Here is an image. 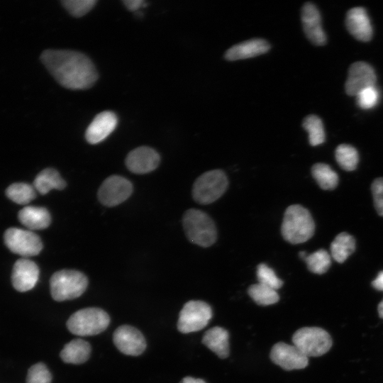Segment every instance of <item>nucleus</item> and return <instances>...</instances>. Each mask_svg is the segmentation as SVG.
Listing matches in <instances>:
<instances>
[{
  "mask_svg": "<svg viewBox=\"0 0 383 383\" xmlns=\"http://www.w3.org/2000/svg\"><path fill=\"white\" fill-rule=\"evenodd\" d=\"M40 59L55 80L67 89H89L99 77L91 60L77 51L48 49Z\"/></svg>",
  "mask_w": 383,
  "mask_h": 383,
  "instance_id": "f257e3e1",
  "label": "nucleus"
},
{
  "mask_svg": "<svg viewBox=\"0 0 383 383\" xmlns=\"http://www.w3.org/2000/svg\"><path fill=\"white\" fill-rule=\"evenodd\" d=\"M315 231V223L310 212L299 204L287 208L281 226L284 239L292 244H300L309 240Z\"/></svg>",
  "mask_w": 383,
  "mask_h": 383,
  "instance_id": "f03ea898",
  "label": "nucleus"
},
{
  "mask_svg": "<svg viewBox=\"0 0 383 383\" xmlns=\"http://www.w3.org/2000/svg\"><path fill=\"white\" fill-rule=\"evenodd\" d=\"M182 224L187 238L196 245L209 247L217 239V230L213 221L199 209H188L183 216Z\"/></svg>",
  "mask_w": 383,
  "mask_h": 383,
  "instance_id": "7ed1b4c3",
  "label": "nucleus"
},
{
  "mask_svg": "<svg viewBox=\"0 0 383 383\" xmlns=\"http://www.w3.org/2000/svg\"><path fill=\"white\" fill-rule=\"evenodd\" d=\"M88 279L84 274L74 270H62L55 272L50 280L53 299L62 301L81 296L86 290Z\"/></svg>",
  "mask_w": 383,
  "mask_h": 383,
  "instance_id": "20e7f679",
  "label": "nucleus"
},
{
  "mask_svg": "<svg viewBox=\"0 0 383 383\" xmlns=\"http://www.w3.org/2000/svg\"><path fill=\"white\" fill-rule=\"evenodd\" d=\"M109 322L110 318L106 311L90 307L74 312L67 320V327L72 333L77 335H93L104 331Z\"/></svg>",
  "mask_w": 383,
  "mask_h": 383,
  "instance_id": "39448f33",
  "label": "nucleus"
},
{
  "mask_svg": "<svg viewBox=\"0 0 383 383\" xmlns=\"http://www.w3.org/2000/svg\"><path fill=\"white\" fill-rule=\"evenodd\" d=\"M228 180L221 170H212L200 175L192 187V196L197 203L209 204L218 199L226 191Z\"/></svg>",
  "mask_w": 383,
  "mask_h": 383,
  "instance_id": "423d86ee",
  "label": "nucleus"
},
{
  "mask_svg": "<svg viewBox=\"0 0 383 383\" xmlns=\"http://www.w3.org/2000/svg\"><path fill=\"white\" fill-rule=\"evenodd\" d=\"M292 343L306 357H318L330 350L332 339L328 333L323 328L304 327L294 333Z\"/></svg>",
  "mask_w": 383,
  "mask_h": 383,
  "instance_id": "0eeeda50",
  "label": "nucleus"
},
{
  "mask_svg": "<svg viewBox=\"0 0 383 383\" xmlns=\"http://www.w3.org/2000/svg\"><path fill=\"white\" fill-rule=\"evenodd\" d=\"M212 317L211 306L204 301L192 300L187 302L179 316L177 328L182 333L200 331Z\"/></svg>",
  "mask_w": 383,
  "mask_h": 383,
  "instance_id": "6e6552de",
  "label": "nucleus"
},
{
  "mask_svg": "<svg viewBox=\"0 0 383 383\" xmlns=\"http://www.w3.org/2000/svg\"><path fill=\"white\" fill-rule=\"evenodd\" d=\"M4 240L12 252L24 258L37 255L43 249L40 238L30 230L10 228L5 231Z\"/></svg>",
  "mask_w": 383,
  "mask_h": 383,
  "instance_id": "1a4fd4ad",
  "label": "nucleus"
},
{
  "mask_svg": "<svg viewBox=\"0 0 383 383\" xmlns=\"http://www.w3.org/2000/svg\"><path fill=\"white\" fill-rule=\"evenodd\" d=\"M133 192V185L126 178L119 175L107 177L98 190V199L104 206L111 207L126 201Z\"/></svg>",
  "mask_w": 383,
  "mask_h": 383,
  "instance_id": "9d476101",
  "label": "nucleus"
},
{
  "mask_svg": "<svg viewBox=\"0 0 383 383\" xmlns=\"http://www.w3.org/2000/svg\"><path fill=\"white\" fill-rule=\"evenodd\" d=\"M270 358L274 364L287 371L303 369L309 363V357L295 345L282 342L273 345Z\"/></svg>",
  "mask_w": 383,
  "mask_h": 383,
  "instance_id": "9b49d317",
  "label": "nucleus"
},
{
  "mask_svg": "<svg viewBox=\"0 0 383 383\" xmlns=\"http://www.w3.org/2000/svg\"><path fill=\"white\" fill-rule=\"evenodd\" d=\"M376 74L368 63L358 61L353 63L348 70L345 89L350 96H356L362 90L375 86Z\"/></svg>",
  "mask_w": 383,
  "mask_h": 383,
  "instance_id": "f8f14e48",
  "label": "nucleus"
},
{
  "mask_svg": "<svg viewBox=\"0 0 383 383\" xmlns=\"http://www.w3.org/2000/svg\"><path fill=\"white\" fill-rule=\"evenodd\" d=\"M113 340L116 348L128 355L138 356L146 348L145 340L141 332L128 325L119 326L113 333Z\"/></svg>",
  "mask_w": 383,
  "mask_h": 383,
  "instance_id": "ddd939ff",
  "label": "nucleus"
},
{
  "mask_svg": "<svg viewBox=\"0 0 383 383\" xmlns=\"http://www.w3.org/2000/svg\"><path fill=\"white\" fill-rule=\"evenodd\" d=\"M160 157L154 149L141 146L131 150L126 158L127 168L135 174H145L155 170Z\"/></svg>",
  "mask_w": 383,
  "mask_h": 383,
  "instance_id": "4468645a",
  "label": "nucleus"
},
{
  "mask_svg": "<svg viewBox=\"0 0 383 383\" xmlns=\"http://www.w3.org/2000/svg\"><path fill=\"white\" fill-rule=\"evenodd\" d=\"M38 277V265L28 258L22 257L13 265L11 282L15 289L24 292L32 289L35 286Z\"/></svg>",
  "mask_w": 383,
  "mask_h": 383,
  "instance_id": "2eb2a0df",
  "label": "nucleus"
},
{
  "mask_svg": "<svg viewBox=\"0 0 383 383\" xmlns=\"http://www.w3.org/2000/svg\"><path fill=\"white\" fill-rule=\"evenodd\" d=\"M118 118L111 111L98 113L87 127L85 138L90 144H97L104 140L116 128Z\"/></svg>",
  "mask_w": 383,
  "mask_h": 383,
  "instance_id": "dca6fc26",
  "label": "nucleus"
},
{
  "mask_svg": "<svg viewBox=\"0 0 383 383\" xmlns=\"http://www.w3.org/2000/svg\"><path fill=\"white\" fill-rule=\"evenodd\" d=\"M301 16L303 29L308 39L316 45H323L326 42V36L316 6L311 2L304 4Z\"/></svg>",
  "mask_w": 383,
  "mask_h": 383,
  "instance_id": "f3484780",
  "label": "nucleus"
},
{
  "mask_svg": "<svg viewBox=\"0 0 383 383\" xmlns=\"http://www.w3.org/2000/svg\"><path fill=\"white\" fill-rule=\"evenodd\" d=\"M345 25L357 40L367 42L372 36V28L365 9L360 6L350 9L346 15Z\"/></svg>",
  "mask_w": 383,
  "mask_h": 383,
  "instance_id": "a211bd4d",
  "label": "nucleus"
},
{
  "mask_svg": "<svg viewBox=\"0 0 383 383\" xmlns=\"http://www.w3.org/2000/svg\"><path fill=\"white\" fill-rule=\"evenodd\" d=\"M270 49L269 43L262 38H252L234 45L225 53L229 61L248 59L266 53Z\"/></svg>",
  "mask_w": 383,
  "mask_h": 383,
  "instance_id": "6ab92c4d",
  "label": "nucleus"
},
{
  "mask_svg": "<svg viewBox=\"0 0 383 383\" xmlns=\"http://www.w3.org/2000/svg\"><path fill=\"white\" fill-rule=\"evenodd\" d=\"M18 219L30 231L45 229L51 222L50 214L47 209L33 206L23 208L18 212Z\"/></svg>",
  "mask_w": 383,
  "mask_h": 383,
  "instance_id": "aec40b11",
  "label": "nucleus"
},
{
  "mask_svg": "<svg viewBox=\"0 0 383 383\" xmlns=\"http://www.w3.org/2000/svg\"><path fill=\"white\" fill-rule=\"evenodd\" d=\"M229 335L228 331L218 326L205 332L202 343L221 358H226L229 355Z\"/></svg>",
  "mask_w": 383,
  "mask_h": 383,
  "instance_id": "412c9836",
  "label": "nucleus"
},
{
  "mask_svg": "<svg viewBox=\"0 0 383 383\" xmlns=\"http://www.w3.org/2000/svg\"><path fill=\"white\" fill-rule=\"evenodd\" d=\"M90 353L89 343L82 339H74L64 346L60 357L67 363L82 364L89 359Z\"/></svg>",
  "mask_w": 383,
  "mask_h": 383,
  "instance_id": "4be33fe9",
  "label": "nucleus"
},
{
  "mask_svg": "<svg viewBox=\"0 0 383 383\" xmlns=\"http://www.w3.org/2000/svg\"><path fill=\"white\" fill-rule=\"evenodd\" d=\"M33 186L36 192L45 194L52 189H63L66 187V182L56 170L46 168L35 177Z\"/></svg>",
  "mask_w": 383,
  "mask_h": 383,
  "instance_id": "5701e85b",
  "label": "nucleus"
},
{
  "mask_svg": "<svg viewBox=\"0 0 383 383\" xmlns=\"http://www.w3.org/2000/svg\"><path fill=\"white\" fill-rule=\"evenodd\" d=\"M355 248L354 238L346 232L339 233L331 245L332 257L338 262H343Z\"/></svg>",
  "mask_w": 383,
  "mask_h": 383,
  "instance_id": "b1692460",
  "label": "nucleus"
},
{
  "mask_svg": "<svg viewBox=\"0 0 383 383\" xmlns=\"http://www.w3.org/2000/svg\"><path fill=\"white\" fill-rule=\"evenodd\" d=\"M311 174L319 187L325 190L335 189L338 182V176L328 165L316 163L311 168Z\"/></svg>",
  "mask_w": 383,
  "mask_h": 383,
  "instance_id": "393cba45",
  "label": "nucleus"
},
{
  "mask_svg": "<svg viewBox=\"0 0 383 383\" xmlns=\"http://www.w3.org/2000/svg\"><path fill=\"white\" fill-rule=\"evenodd\" d=\"M6 194L12 201L25 205L36 197V191L34 187L29 184L13 183L7 187Z\"/></svg>",
  "mask_w": 383,
  "mask_h": 383,
  "instance_id": "a878e982",
  "label": "nucleus"
},
{
  "mask_svg": "<svg viewBox=\"0 0 383 383\" xmlns=\"http://www.w3.org/2000/svg\"><path fill=\"white\" fill-rule=\"evenodd\" d=\"M248 293L256 304L262 306L274 304L279 299L276 290L260 283L251 285Z\"/></svg>",
  "mask_w": 383,
  "mask_h": 383,
  "instance_id": "bb28decb",
  "label": "nucleus"
},
{
  "mask_svg": "<svg viewBox=\"0 0 383 383\" xmlns=\"http://www.w3.org/2000/svg\"><path fill=\"white\" fill-rule=\"evenodd\" d=\"M309 133V143L312 146L322 144L325 141V132L321 119L316 115L306 116L302 123Z\"/></svg>",
  "mask_w": 383,
  "mask_h": 383,
  "instance_id": "cd10ccee",
  "label": "nucleus"
},
{
  "mask_svg": "<svg viewBox=\"0 0 383 383\" xmlns=\"http://www.w3.org/2000/svg\"><path fill=\"white\" fill-rule=\"evenodd\" d=\"M335 155L336 161L343 170L352 171L356 168L359 160L358 153L352 145L348 144L338 145Z\"/></svg>",
  "mask_w": 383,
  "mask_h": 383,
  "instance_id": "c85d7f7f",
  "label": "nucleus"
},
{
  "mask_svg": "<svg viewBox=\"0 0 383 383\" xmlns=\"http://www.w3.org/2000/svg\"><path fill=\"white\" fill-rule=\"evenodd\" d=\"M309 270L315 274H323L331 266V255L324 249L307 255L304 259Z\"/></svg>",
  "mask_w": 383,
  "mask_h": 383,
  "instance_id": "c756f323",
  "label": "nucleus"
},
{
  "mask_svg": "<svg viewBox=\"0 0 383 383\" xmlns=\"http://www.w3.org/2000/svg\"><path fill=\"white\" fill-rule=\"evenodd\" d=\"M257 277L258 283L274 290L279 289L283 285V282L276 275L274 271L265 263L257 265Z\"/></svg>",
  "mask_w": 383,
  "mask_h": 383,
  "instance_id": "7c9ffc66",
  "label": "nucleus"
},
{
  "mask_svg": "<svg viewBox=\"0 0 383 383\" xmlns=\"http://www.w3.org/2000/svg\"><path fill=\"white\" fill-rule=\"evenodd\" d=\"M96 0H63V7L74 17H82L95 6Z\"/></svg>",
  "mask_w": 383,
  "mask_h": 383,
  "instance_id": "2f4dec72",
  "label": "nucleus"
},
{
  "mask_svg": "<svg viewBox=\"0 0 383 383\" xmlns=\"http://www.w3.org/2000/svg\"><path fill=\"white\" fill-rule=\"evenodd\" d=\"M51 381V373L44 363H36L28 369L26 383H50Z\"/></svg>",
  "mask_w": 383,
  "mask_h": 383,
  "instance_id": "473e14b6",
  "label": "nucleus"
},
{
  "mask_svg": "<svg viewBox=\"0 0 383 383\" xmlns=\"http://www.w3.org/2000/svg\"><path fill=\"white\" fill-rule=\"evenodd\" d=\"M358 106L363 109L373 108L378 102L379 91L375 86L367 87L356 96Z\"/></svg>",
  "mask_w": 383,
  "mask_h": 383,
  "instance_id": "72a5a7b5",
  "label": "nucleus"
},
{
  "mask_svg": "<svg viewBox=\"0 0 383 383\" xmlns=\"http://www.w3.org/2000/svg\"><path fill=\"white\" fill-rule=\"evenodd\" d=\"M372 192L375 209L383 216V178H377L373 182Z\"/></svg>",
  "mask_w": 383,
  "mask_h": 383,
  "instance_id": "f704fd0d",
  "label": "nucleus"
},
{
  "mask_svg": "<svg viewBox=\"0 0 383 383\" xmlns=\"http://www.w3.org/2000/svg\"><path fill=\"white\" fill-rule=\"evenodd\" d=\"M144 1L143 0H124L123 3L125 6L131 11H138L142 7Z\"/></svg>",
  "mask_w": 383,
  "mask_h": 383,
  "instance_id": "c9c22d12",
  "label": "nucleus"
},
{
  "mask_svg": "<svg viewBox=\"0 0 383 383\" xmlns=\"http://www.w3.org/2000/svg\"><path fill=\"white\" fill-rule=\"evenodd\" d=\"M372 284L376 289L383 291V271L379 272Z\"/></svg>",
  "mask_w": 383,
  "mask_h": 383,
  "instance_id": "e433bc0d",
  "label": "nucleus"
},
{
  "mask_svg": "<svg viewBox=\"0 0 383 383\" xmlns=\"http://www.w3.org/2000/svg\"><path fill=\"white\" fill-rule=\"evenodd\" d=\"M179 383H206L203 379L194 378L192 377H186L182 379Z\"/></svg>",
  "mask_w": 383,
  "mask_h": 383,
  "instance_id": "4c0bfd02",
  "label": "nucleus"
},
{
  "mask_svg": "<svg viewBox=\"0 0 383 383\" xmlns=\"http://www.w3.org/2000/svg\"><path fill=\"white\" fill-rule=\"evenodd\" d=\"M378 312L379 316L383 318V300L378 305Z\"/></svg>",
  "mask_w": 383,
  "mask_h": 383,
  "instance_id": "58836bf2",
  "label": "nucleus"
},
{
  "mask_svg": "<svg viewBox=\"0 0 383 383\" xmlns=\"http://www.w3.org/2000/svg\"><path fill=\"white\" fill-rule=\"evenodd\" d=\"M299 256H300L302 259L304 260V259L306 258V257L307 256V255H306V252L301 251V252H299Z\"/></svg>",
  "mask_w": 383,
  "mask_h": 383,
  "instance_id": "ea45409f",
  "label": "nucleus"
}]
</instances>
